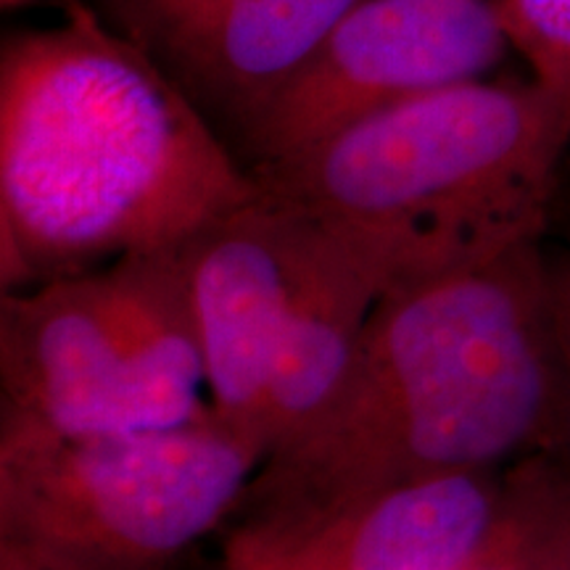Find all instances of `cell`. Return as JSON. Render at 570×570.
<instances>
[{
  "label": "cell",
  "mask_w": 570,
  "mask_h": 570,
  "mask_svg": "<svg viewBox=\"0 0 570 570\" xmlns=\"http://www.w3.org/2000/svg\"><path fill=\"white\" fill-rule=\"evenodd\" d=\"M570 142V92L470 80L248 169L267 198L373 246L396 283L541 235Z\"/></svg>",
  "instance_id": "3"
},
{
  "label": "cell",
  "mask_w": 570,
  "mask_h": 570,
  "mask_svg": "<svg viewBox=\"0 0 570 570\" xmlns=\"http://www.w3.org/2000/svg\"><path fill=\"white\" fill-rule=\"evenodd\" d=\"M510 473L454 470L317 515L240 520L225 570H460L494 537Z\"/></svg>",
  "instance_id": "8"
},
{
  "label": "cell",
  "mask_w": 570,
  "mask_h": 570,
  "mask_svg": "<svg viewBox=\"0 0 570 570\" xmlns=\"http://www.w3.org/2000/svg\"><path fill=\"white\" fill-rule=\"evenodd\" d=\"M570 452V373L539 238L396 283L344 383L262 460L240 520L317 515L425 475Z\"/></svg>",
  "instance_id": "1"
},
{
  "label": "cell",
  "mask_w": 570,
  "mask_h": 570,
  "mask_svg": "<svg viewBox=\"0 0 570 570\" xmlns=\"http://www.w3.org/2000/svg\"><path fill=\"white\" fill-rule=\"evenodd\" d=\"M394 285L396 273L381 252L312 219L267 383L262 415L267 454L331 402L352 367L375 304Z\"/></svg>",
  "instance_id": "10"
},
{
  "label": "cell",
  "mask_w": 570,
  "mask_h": 570,
  "mask_svg": "<svg viewBox=\"0 0 570 570\" xmlns=\"http://www.w3.org/2000/svg\"><path fill=\"white\" fill-rule=\"evenodd\" d=\"M560 475V454L523 460L512 470L502 523L489 544L460 570H544Z\"/></svg>",
  "instance_id": "11"
},
{
  "label": "cell",
  "mask_w": 570,
  "mask_h": 570,
  "mask_svg": "<svg viewBox=\"0 0 570 570\" xmlns=\"http://www.w3.org/2000/svg\"><path fill=\"white\" fill-rule=\"evenodd\" d=\"M42 3H59V0H0L6 11H17V9H30V6H42ZM71 3V0H67Z\"/></svg>",
  "instance_id": "16"
},
{
  "label": "cell",
  "mask_w": 570,
  "mask_h": 570,
  "mask_svg": "<svg viewBox=\"0 0 570 570\" xmlns=\"http://www.w3.org/2000/svg\"><path fill=\"white\" fill-rule=\"evenodd\" d=\"M309 235V217L259 190L180 244L209 404L262 452L267 383Z\"/></svg>",
  "instance_id": "7"
},
{
  "label": "cell",
  "mask_w": 570,
  "mask_h": 570,
  "mask_svg": "<svg viewBox=\"0 0 570 570\" xmlns=\"http://www.w3.org/2000/svg\"><path fill=\"white\" fill-rule=\"evenodd\" d=\"M262 460L212 404L151 431L63 439L0 428V533L101 570H169L240 508Z\"/></svg>",
  "instance_id": "5"
},
{
  "label": "cell",
  "mask_w": 570,
  "mask_h": 570,
  "mask_svg": "<svg viewBox=\"0 0 570 570\" xmlns=\"http://www.w3.org/2000/svg\"><path fill=\"white\" fill-rule=\"evenodd\" d=\"M0 570H101L88 560L40 544V541L0 533Z\"/></svg>",
  "instance_id": "13"
},
{
  "label": "cell",
  "mask_w": 570,
  "mask_h": 570,
  "mask_svg": "<svg viewBox=\"0 0 570 570\" xmlns=\"http://www.w3.org/2000/svg\"><path fill=\"white\" fill-rule=\"evenodd\" d=\"M356 0H101L106 21L238 135Z\"/></svg>",
  "instance_id": "9"
},
{
  "label": "cell",
  "mask_w": 570,
  "mask_h": 570,
  "mask_svg": "<svg viewBox=\"0 0 570 570\" xmlns=\"http://www.w3.org/2000/svg\"><path fill=\"white\" fill-rule=\"evenodd\" d=\"M552 302L562 354H566V365L570 373V262L562 267H552Z\"/></svg>",
  "instance_id": "15"
},
{
  "label": "cell",
  "mask_w": 570,
  "mask_h": 570,
  "mask_svg": "<svg viewBox=\"0 0 570 570\" xmlns=\"http://www.w3.org/2000/svg\"><path fill=\"white\" fill-rule=\"evenodd\" d=\"M512 48L499 0H356L235 138L267 167L391 106L487 77Z\"/></svg>",
  "instance_id": "6"
},
{
  "label": "cell",
  "mask_w": 570,
  "mask_h": 570,
  "mask_svg": "<svg viewBox=\"0 0 570 570\" xmlns=\"http://www.w3.org/2000/svg\"><path fill=\"white\" fill-rule=\"evenodd\" d=\"M0 428L40 436L173 428L209 410L180 246L0 302Z\"/></svg>",
  "instance_id": "4"
},
{
  "label": "cell",
  "mask_w": 570,
  "mask_h": 570,
  "mask_svg": "<svg viewBox=\"0 0 570 570\" xmlns=\"http://www.w3.org/2000/svg\"><path fill=\"white\" fill-rule=\"evenodd\" d=\"M256 196L194 98L88 6L6 40L3 294L180 246Z\"/></svg>",
  "instance_id": "2"
},
{
  "label": "cell",
  "mask_w": 570,
  "mask_h": 570,
  "mask_svg": "<svg viewBox=\"0 0 570 570\" xmlns=\"http://www.w3.org/2000/svg\"><path fill=\"white\" fill-rule=\"evenodd\" d=\"M499 9L533 80L570 92V0H499Z\"/></svg>",
  "instance_id": "12"
},
{
  "label": "cell",
  "mask_w": 570,
  "mask_h": 570,
  "mask_svg": "<svg viewBox=\"0 0 570 570\" xmlns=\"http://www.w3.org/2000/svg\"><path fill=\"white\" fill-rule=\"evenodd\" d=\"M544 570H570V465H562Z\"/></svg>",
  "instance_id": "14"
}]
</instances>
